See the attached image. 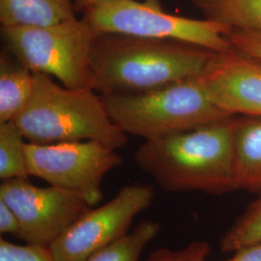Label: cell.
<instances>
[{"instance_id":"ffe728a7","label":"cell","mask_w":261,"mask_h":261,"mask_svg":"<svg viewBox=\"0 0 261 261\" xmlns=\"http://www.w3.org/2000/svg\"><path fill=\"white\" fill-rule=\"evenodd\" d=\"M227 39L235 49L261 60V32L235 29L227 34Z\"/></svg>"},{"instance_id":"d6986e66","label":"cell","mask_w":261,"mask_h":261,"mask_svg":"<svg viewBox=\"0 0 261 261\" xmlns=\"http://www.w3.org/2000/svg\"><path fill=\"white\" fill-rule=\"evenodd\" d=\"M0 261H56L49 248L18 245L0 239Z\"/></svg>"},{"instance_id":"277c9868","label":"cell","mask_w":261,"mask_h":261,"mask_svg":"<svg viewBox=\"0 0 261 261\" xmlns=\"http://www.w3.org/2000/svg\"><path fill=\"white\" fill-rule=\"evenodd\" d=\"M197 79L149 93L102 98L111 119L125 134L159 140L232 116L208 98Z\"/></svg>"},{"instance_id":"9a60e30c","label":"cell","mask_w":261,"mask_h":261,"mask_svg":"<svg viewBox=\"0 0 261 261\" xmlns=\"http://www.w3.org/2000/svg\"><path fill=\"white\" fill-rule=\"evenodd\" d=\"M161 231V224L143 221L120 240L95 252L84 261H140V255Z\"/></svg>"},{"instance_id":"8fae6325","label":"cell","mask_w":261,"mask_h":261,"mask_svg":"<svg viewBox=\"0 0 261 261\" xmlns=\"http://www.w3.org/2000/svg\"><path fill=\"white\" fill-rule=\"evenodd\" d=\"M237 190L261 193V117H237L233 139Z\"/></svg>"},{"instance_id":"4fadbf2b","label":"cell","mask_w":261,"mask_h":261,"mask_svg":"<svg viewBox=\"0 0 261 261\" xmlns=\"http://www.w3.org/2000/svg\"><path fill=\"white\" fill-rule=\"evenodd\" d=\"M33 89V72L8 49L0 55V124L13 121L28 103Z\"/></svg>"},{"instance_id":"7402d4cb","label":"cell","mask_w":261,"mask_h":261,"mask_svg":"<svg viewBox=\"0 0 261 261\" xmlns=\"http://www.w3.org/2000/svg\"><path fill=\"white\" fill-rule=\"evenodd\" d=\"M226 261H261V243L234 252Z\"/></svg>"},{"instance_id":"603a6c76","label":"cell","mask_w":261,"mask_h":261,"mask_svg":"<svg viewBox=\"0 0 261 261\" xmlns=\"http://www.w3.org/2000/svg\"><path fill=\"white\" fill-rule=\"evenodd\" d=\"M95 0H73L75 12H84L91 3H93Z\"/></svg>"},{"instance_id":"9c48e42d","label":"cell","mask_w":261,"mask_h":261,"mask_svg":"<svg viewBox=\"0 0 261 261\" xmlns=\"http://www.w3.org/2000/svg\"><path fill=\"white\" fill-rule=\"evenodd\" d=\"M154 196V189L148 184L122 187L112 199L91 208L49 246L53 257L56 261H84L120 240L129 234L137 215L149 208Z\"/></svg>"},{"instance_id":"52a82bcc","label":"cell","mask_w":261,"mask_h":261,"mask_svg":"<svg viewBox=\"0 0 261 261\" xmlns=\"http://www.w3.org/2000/svg\"><path fill=\"white\" fill-rule=\"evenodd\" d=\"M29 176L81 195L94 207L103 198L102 182L122 164L116 150L99 141L84 140L54 144L25 143Z\"/></svg>"},{"instance_id":"7a4b0ae2","label":"cell","mask_w":261,"mask_h":261,"mask_svg":"<svg viewBox=\"0 0 261 261\" xmlns=\"http://www.w3.org/2000/svg\"><path fill=\"white\" fill-rule=\"evenodd\" d=\"M236 120L235 115L146 140L135 151L134 162L166 192L231 193L237 190L233 153Z\"/></svg>"},{"instance_id":"44dd1931","label":"cell","mask_w":261,"mask_h":261,"mask_svg":"<svg viewBox=\"0 0 261 261\" xmlns=\"http://www.w3.org/2000/svg\"><path fill=\"white\" fill-rule=\"evenodd\" d=\"M19 230V222L17 215L9 206L0 200V232L17 236Z\"/></svg>"},{"instance_id":"ba28073f","label":"cell","mask_w":261,"mask_h":261,"mask_svg":"<svg viewBox=\"0 0 261 261\" xmlns=\"http://www.w3.org/2000/svg\"><path fill=\"white\" fill-rule=\"evenodd\" d=\"M0 200L19 219L16 237L28 245L47 248L92 208L75 192L54 186H34L28 178L2 181Z\"/></svg>"},{"instance_id":"30bf717a","label":"cell","mask_w":261,"mask_h":261,"mask_svg":"<svg viewBox=\"0 0 261 261\" xmlns=\"http://www.w3.org/2000/svg\"><path fill=\"white\" fill-rule=\"evenodd\" d=\"M208 98L235 116L261 117V60L235 48L216 53L197 79Z\"/></svg>"},{"instance_id":"ac0fdd59","label":"cell","mask_w":261,"mask_h":261,"mask_svg":"<svg viewBox=\"0 0 261 261\" xmlns=\"http://www.w3.org/2000/svg\"><path fill=\"white\" fill-rule=\"evenodd\" d=\"M210 252L211 249L208 243L195 241L176 251L168 248L157 249L150 253L145 261H208Z\"/></svg>"},{"instance_id":"2e32d148","label":"cell","mask_w":261,"mask_h":261,"mask_svg":"<svg viewBox=\"0 0 261 261\" xmlns=\"http://www.w3.org/2000/svg\"><path fill=\"white\" fill-rule=\"evenodd\" d=\"M23 135L14 121L0 124V179L28 178Z\"/></svg>"},{"instance_id":"3957f363","label":"cell","mask_w":261,"mask_h":261,"mask_svg":"<svg viewBox=\"0 0 261 261\" xmlns=\"http://www.w3.org/2000/svg\"><path fill=\"white\" fill-rule=\"evenodd\" d=\"M13 121L34 144L94 140L117 150L128 135L115 125L103 98L92 88L71 89L33 73V89L25 107Z\"/></svg>"},{"instance_id":"5bb4252c","label":"cell","mask_w":261,"mask_h":261,"mask_svg":"<svg viewBox=\"0 0 261 261\" xmlns=\"http://www.w3.org/2000/svg\"><path fill=\"white\" fill-rule=\"evenodd\" d=\"M204 19L261 32V0H194Z\"/></svg>"},{"instance_id":"6da1fadb","label":"cell","mask_w":261,"mask_h":261,"mask_svg":"<svg viewBox=\"0 0 261 261\" xmlns=\"http://www.w3.org/2000/svg\"><path fill=\"white\" fill-rule=\"evenodd\" d=\"M215 54L179 41L99 35L91 55L90 86L101 96L149 93L199 77Z\"/></svg>"},{"instance_id":"e0dca14e","label":"cell","mask_w":261,"mask_h":261,"mask_svg":"<svg viewBox=\"0 0 261 261\" xmlns=\"http://www.w3.org/2000/svg\"><path fill=\"white\" fill-rule=\"evenodd\" d=\"M261 243V193L224 234L220 242L223 252H236Z\"/></svg>"},{"instance_id":"5b68a950","label":"cell","mask_w":261,"mask_h":261,"mask_svg":"<svg viewBox=\"0 0 261 261\" xmlns=\"http://www.w3.org/2000/svg\"><path fill=\"white\" fill-rule=\"evenodd\" d=\"M5 48L33 73L56 76L71 89L91 88L96 33L83 19L47 27H1Z\"/></svg>"},{"instance_id":"7c38bea8","label":"cell","mask_w":261,"mask_h":261,"mask_svg":"<svg viewBox=\"0 0 261 261\" xmlns=\"http://www.w3.org/2000/svg\"><path fill=\"white\" fill-rule=\"evenodd\" d=\"M75 14L73 0H0L1 27H47Z\"/></svg>"},{"instance_id":"8992f818","label":"cell","mask_w":261,"mask_h":261,"mask_svg":"<svg viewBox=\"0 0 261 261\" xmlns=\"http://www.w3.org/2000/svg\"><path fill=\"white\" fill-rule=\"evenodd\" d=\"M97 36L121 34L134 37L172 40L224 53L232 48L227 34L232 28L209 19H188L168 14L156 0H95L84 10Z\"/></svg>"}]
</instances>
